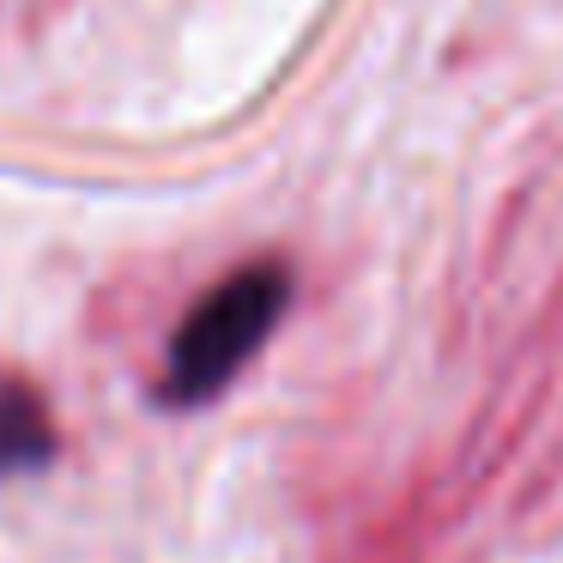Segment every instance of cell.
I'll return each mask as SVG.
<instances>
[{
  "label": "cell",
  "mask_w": 563,
  "mask_h": 563,
  "mask_svg": "<svg viewBox=\"0 0 563 563\" xmlns=\"http://www.w3.org/2000/svg\"><path fill=\"white\" fill-rule=\"evenodd\" d=\"M55 461V418L37 388L0 382V478L37 473Z\"/></svg>",
  "instance_id": "2"
},
{
  "label": "cell",
  "mask_w": 563,
  "mask_h": 563,
  "mask_svg": "<svg viewBox=\"0 0 563 563\" xmlns=\"http://www.w3.org/2000/svg\"><path fill=\"white\" fill-rule=\"evenodd\" d=\"M285 309H291V273L279 261H255V267H236L231 279H219L176 328L170 357H164V400L200 406L224 394L243 376L249 357L273 340Z\"/></svg>",
  "instance_id": "1"
}]
</instances>
